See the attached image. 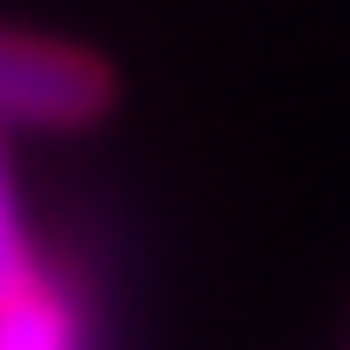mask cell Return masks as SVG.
<instances>
[{"mask_svg":"<svg viewBox=\"0 0 350 350\" xmlns=\"http://www.w3.org/2000/svg\"><path fill=\"white\" fill-rule=\"evenodd\" d=\"M37 278L29 262V241H22V219H15V197H8V168H0V292H22Z\"/></svg>","mask_w":350,"mask_h":350,"instance_id":"3957f363","label":"cell"},{"mask_svg":"<svg viewBox=\"0 0 350 350\" xmlns=\"http://www.w3.org/2000/svg\"><path fill=\"white\" fill-rule=\"evenodd\" d=\"M117 103V73L95 51L29 29H0V124L81 131Z\"/></svg>","mask_w":350,"mask_h":350,"instance_id":"6da1fadb","label":"cell"},{"mask_svg":"<svg viewBox=\"0 0 350 350\" xmlns=\"http://www.w3.org/2000/svg\"><path fill=\"white\" fill-rule=\"evenodd\" d=\"M0 350H81V328L59 284L29 278L22 292H0Z\"/></svg>","mask_w":350,"mask_h":350,"instance_id":"7a4b0ae2","label":"cell"}]
</instances>
